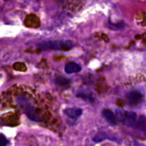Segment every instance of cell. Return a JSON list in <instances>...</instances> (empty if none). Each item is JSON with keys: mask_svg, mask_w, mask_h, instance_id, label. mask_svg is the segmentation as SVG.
I'll list each match as a JSON object with an SVG mask.
<instances>
[{"mask_svg": "<svg viewBox=\"0 0 146 146\" xmlns=\"http://www.w3.org/2000/svg\"><path fill=\"white\" fill-rule=\"evenodd\" d=\"M108 27L110 29H121L125 27V24L124 23H119V24H115L113 25V23H110L108 25Z\"/></svg>", "mask_w": 146, "mask_h": 146, "instance_id": "8fae6325", "label": "cell"}, {"mask_svg": "<svg viewBox=\"0 0 146 146\" xmlns=\"http://www.w3.org/2000/svg\"><path fill=\"white\" fill-rule=\"evenodd\" d=\"M55 83H56L57 84H58V85L65 86V85H68V84L70 83V81L69 79H65V78H56V79H55Z\"/></svg>", "mask_w": 146, "mask_h": 146, "instance_id": "9c48e42d", "label": "cell"}, {"mask_svg": "<svg viewBox=\"0 0 146 146\" xmlns=\"http://www.w3.org/2000/svg\"><path fill=\"white\" fill-rule=\"evenodd\" d=\"M82 70L81 66L75 62H69L64 66V71L67 74H73V73L79 72Z\"/></svg>", "mask_w": 146, "mask_h": 146, "instance_id": "5b68a950", "label": "cell"}, {"mask_svg": "<svg viewBox=\"0 0 146 146\" xmlns=\"http://www.w3.org/2000/svg\"><path fill=\"white\" fill-rule=\"evenodd\" d=\"M64 113L72 119H77L83 114V110L78 108H68L64 109Z\"/></svg>", "mask_w": 146, "mask_h": 146, "instance_id": "277c9868", "label": "cell"}, {"mask_svg": "<svg viewBox=\"0 0 146 146\" xmlns=\"http://www.w3.org/2000/svg\"><path fill=\"white\" fill-rule=\"evenodd\" d=\"M7 145H8L7 138L4 134L0 133V146H7Z\"/></svg>", "mask_w": 146, "mask_h": 146, "instance_id": "30bf717a", "label": "cell"}, {"mask_svg": "<svg viewBox=\"0 0 146 146\" xmlns=\"http://www.w3.org/2000/svg\"><path fill=\"white\" fill-rule=\"evenodd\" d=\"M102 115H103V117L106 119V120L109 124L115 125L117 123V121H116V116H115V114L111 110H109V109H104L102 111Z\"/></svg>", "mask_w": 146, "mask_h": 146, "instance_id": "52a82bcc", "label": "cell"}, {"mask_svg": "<svg viewBox=\"0 0 146 146\" xmlns=\"http://www.w3.org/2000/svg\"><path fill=\"white\" fill-rule=\"evenodd\" d=\"M17 102L23 108L26 115L31 120H34V121H36V122H40L41 120V119H40L39 113H37L36 109L35 108V107L26 98L22 97V96H19L17 98Z\"/></svg>", "mask_w": 146, "mask_h": 146, "instance_id": "3957f363", "label": "cell"}, {"mask_svg": "<svg viewBox=\"0 0 146 146\" xmlns=\"http://www.w3.org/2000/svg\"><path fill=\"white\" fill-rule=\"evenodd\" d=\"M77 96H78V97H80V98H82V99H84V100L89 102H95L94 96H93L91 94H90V93L83 92V93H78Z\"/></svg>", "mask_w": 146, "mask_h": 146, "instance_id": "ba28073f", "label": "cell"}, {"mask_svg": "<svg viewBox=\"0 0 146 146\" xmlns=\"http://www.w3.org/2000/svg\"><path fill=\"white\" fill-rule=\"evenodd\" d=\"M142 94L137 91H131L127 95V99L129 101V103L131 105L137 104L142 100Z\"/></svg>", "mask_w": 146, "mask_h": 146, "instance_id": "8992f818", "label": "cell"}, {"mask_svg": "<svg viewBox=\"0 0 146 146\" xmlns=\"http://www.w3.org/2000/svg\"><path fill=\"white\" fill-rule=\"evenodd\" d=\"M74 45L70 40H50L43 41L38 45L41 50H56V51H70Z\"/></svg>", "mask_w": 146, "mask_h": 146, "instance_id": "7a4b0ae2", "label": "cell"}, {"mask_svg": "<svg viewBox=\"0 0 146 146\" xmlns=\"http://www.w3.org/2000/svg\"><path fill=\"white\" fill-rule=\"evenodd\" d=\"M118 118L124 125L138 129L140 131H146V121L143 117H137L135 113L117 110Z\"/></svg>", "mask_w": 146, "mask_h": 146, "instance_id": "6da1fadb", "label": "cell"}]
</instances>
